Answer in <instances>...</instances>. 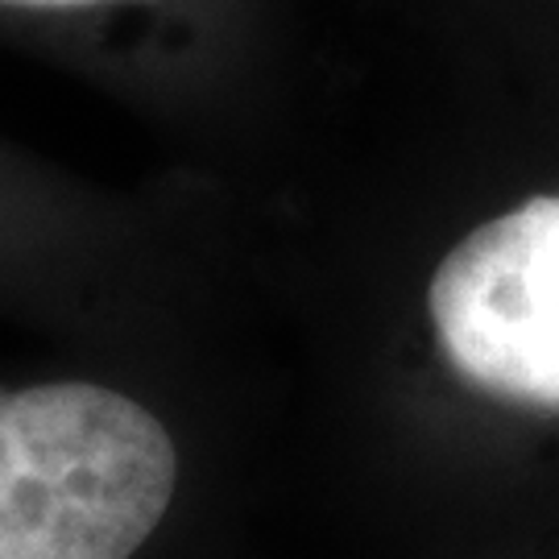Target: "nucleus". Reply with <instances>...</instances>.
I'll return each mask as SVG.
<instances>
[{
	"mask_svg": "<svg viewBox=\"0 0 559 559\" xmlns=\"http://www.w3.org/2000/svg\"><path fill=\"white\" fill-rule=\"evenodd\" d=\"M427 323L464 385L559 415V195H535L456 240L427 282Z\"/></svg>",
	"mask_w": 559,
	"mask_h": 559,
	"instance_id": "f03ea898",
	"label": "nucleus"
},
{
	"mask_svg": "<svg viewBox=\"0 0 559 559\" xmlns=\"http://www.w3.org/2000/svg\"><path fill=\"white\" fill-rule=\"evenodd\" d=\"M0 4H21V9H80V4H100V0H0Z\"/></svg>",
	"mask_w": 559,
	"mask_h": 559,
	"instance_id": "7ed1b4c3",
	"label": "nucleus"
},
{
	"mask_svg": "<svg viewBox=\"0 0 559 559\" xmlns=\"http://www.w3.org/2000/svg\"><path fill=\"white\" fill-rule=\"evenodd\" d=\"M179 493V443L129 390H0V559H133Z\"/></svg>",
	"mask_w": 559,
	"mask_h": 559,
	"instance_id": "f257e3e1",
	"label": "nucleus"
}]
</instances>
